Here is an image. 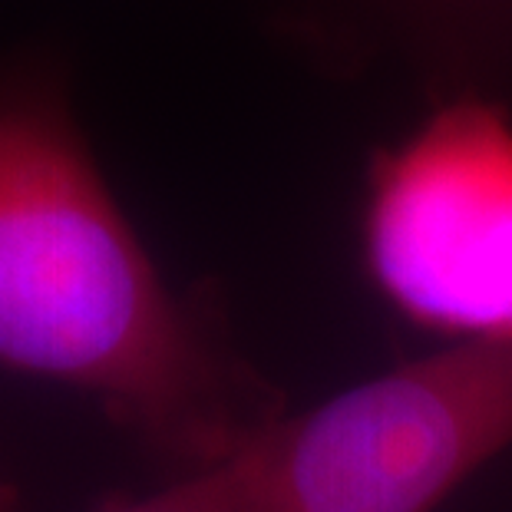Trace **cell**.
Instances as JSON below:
<instances>
[{
    "instance_id": "cell-5",
    "label": "cell",
    "mask_w": 512,
    "mask_h": 512,
    "mask_svg": "<svg viewBox=\"0 0 512 512\" xmlns=\"http://www.w3.org/2000/svg\"><path fill=\"white\" fill-rule=\"evenodd\" d=\"M0 512H14V496L4 483H0Z\"/></svg>"
},
{
    "instance_id": "cell-4",
    "label": "cell",
    "mask_w": 512,
    "mask_h": 512,
    "mask_svg": "<svg viewBox=\"0 0 512 512\" xmlns=\"http://www.w3.org/2000/svg\"><path fill=\"white\" fill-rule=\"evenodd\" d=\"M106 512H248L245 460L235 456L222 466L172 476L143 499H116Z\"/></svg>"
},
{
    "instance_id": "cell-1",
    "label": "cell",
    "mask_w": 512,
    "mask_h": 512,
    "mask_svg": "<svg viewBox=\"0 0 512 512\" xmlns=\"http://www.w3.org/2000/svg\"><path fill=\"white\" fill-rule=\"evenodd\" d=\"M0 367L86 397L172 476L235 460L288 413L225 304L166 281L43 83L0 86Z\"/></svg>"
},
{
    "instance_id": "cell-3",
    "label": "cell",
    "mask_w": 512,
    "mask_h": 512,
    "mask_svg": "<svg viewBox=\"0 0 512 512\" xmlns=\"http://www.w3.org/2000/svg\"><path fill=\"white\" fill-rule=\"evenodd\" d=\"M361 261L390 311L450 344H512V119L453 100L370 166Z\"/></svg>"
},
{
    "instance_id": "cell-2",
    "label": "cell",
    "mask_w": 512,
    "mask_h": 512,
    "mask_svg": "<svg viewBox=\"0 0 512 512\" xmlns=\"http://www.w3.org/2000/svg\"><path fill=\"white\" fill-rule=\"evenodd\" d=\"M512 446V344H450L304 413L242 453L248 512H433Z\"/></svg>"
}]
</instances>
